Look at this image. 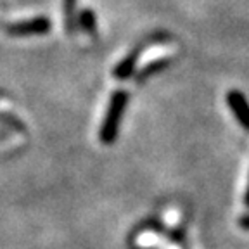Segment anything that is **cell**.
I'll list each match as a JSON object with an SVG mask.
<instances>
[{
  "label": "cell",
  "mask_w": 249,
  "mask_h": 249,
  "mask_svg": "<svg viewBox=\"0 0 249 249\" xmlns=\"http://www.w3.org/2000/svg\"><path fill=\"white\" fill-rule=\"evenodd\" d=\"M128 97L130 95L126 90H118V92L113 93V97H111L107 106V113H106L104 121H102L101 133H99L102 144L111 145L116 140L121 118H123L124 109H126V104H128Z\"/></svg>",
  "instance_id": "1"
},
{
  "label": "cell",
  "mask_w": 249,
  "mask_h": 249,
  "mask_svg": "<svg viewBox=\"0 0 249 249\" xmlns=\"http://www.w3.org/2000/svg\"><path fill=\"white\" fill-rule=\"evenodd\" d=\"M227 104H229L233 116L237 118L239 123L242 124V128L249 132V102L244 93L239 92V90H230L227 93Z\"/></svg>",
  "instance_id": "2"
},
{
  "label": "cell",
  "mask_w": 249,
  "mask_h": 249,
  "mask_svg": "<svg viewBox=\"0 0 249 249\" xmlns=\"http://www.w3.org/2000/svg\"><path fill=\"white\" fill-rule=\"evenodd\" d=\"M51 30V23L47 18H35L30 21H21V23L11 24L7 31L16 36H28V35H42Z\"/></svg>",
  "instance_id": "3"
},
{
  "label": "cell",
  "mask_w": 249,
  "mask_h": 249,
  "mask_svg": "<svg viewBox=\"0 0 249 249\" xmlns=\"http://www.w3.org/2000/svg\"><path fill=\"white\" fill-rule=\"evenodd\" d=\"M149 43H151V42H145V43H140V45H137L135 49H133V51L123 59V61L118 62V66L114 68V78H118V80H126V78L132 76L133 71L137 70V62H139L140 54L147 49Z\"/></svg>",
  "instance_id": "4"
},
{
  "label": "cell",
  "mask_w": 249,
  "mask_h": 249,
  "mask_svg": "<svg viewBox=\"0 0 249 249\" xmlns=\"http://www.w3.org/2000/svg\"><path fill=\"white\" fill-rule=\"evenodd\" d=\"M170 64H171V59L170 57L154 59L152 62H149L147 66L142 68V70L139 71V74H137V82H145V80H149L151 76L158 74L160 71L166 70V68L170 66Z\"/></svg>",
  "instance_id": "5"
},
{
  "label": "cell",
  "mask_w": 249,
  "mask_h": 249,
  "mask_svg": "<svg viewBox=\"0 0 249 249\" xmlns=\"http://www.w3.org/2000/svg\"><path fill=\"white\" fill-rule=\"evenodd\" d=\"M80 23H82V28L85 31H89L90 35H95V16H93L92 11H83L80 14Z\"/></svg>",
  "instance_id": "6"
},
{
  "label": "cell",
  "mask_w": 249,
  "mask_h": 249,
  "mask_svg": "<svg viewBox=\"0 0 249 249\" xmlns=\"http://www.w3.org/2000/svg\"><path fill=\"white\" fill-rule=\"evenodd\" d=\"M74 4L76 0H64V14H66V24L70 31H74Z\"/></svg>",
  "instance_id": "7"
},
{
  "label": "cell",
  "mask_w": 249,
  "mask_h": 249,
  "mask_svg": "<svg viewBox=\"0 0 249 249\" xmlns=\"http://www.w3.org/2000/svg\"><path fill=\"white\" fill-rule=\"evenodd\" d=\"M239 225H241L244 230H249V214H246V216H242V218H241V222H239Z\"/></svg>",
  "instance_id": "8"
},
{
  "label": "cell",
  "mask_w": 249,
  "mask_h": 249,
  "mask_svg": "<svg viewBox=\"0 0 249 249\" xmlns=\"http://www.w3.org/2000/svg\"><path fill=\"white\" fill-rule=\"evenodd\" d=\"M244 202L246 206L249 208V182H248V189H246V196H244Z\"/></svg>",
  "instance_id": "9"
}]
</instances>
